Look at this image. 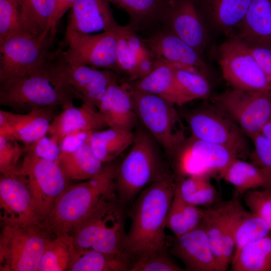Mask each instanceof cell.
<instances>
[{"label":"cell","mask_w":271,"mask_h":271,"mask_svg":"<svg viewBox=\"0 0 271 271\" xmlns=\"http://www.w3.org/2000/svg\"><path fill=\"white\" fill-rule=\"evenodd\" d=\"M177 184L175 175L168 173L140 192L129 212L131 222L125 239L129 259L165 250L166 218Z\"/></svg>","instance_id":"1"},{"label":"cell","mask_w":271,"mask_h":271,"mask_svg":"<svg viewBox=\"0 0 271 271\" xmlns=\"http://www.w3.org/2000/svg\"><path fill=\"white\" fill-rule=\"evenodd\" d=\"M116 165H103L91 178L67 186L43 222L52 235L70 234L73 229L101 202L116 197Z\"/></svg>","instance_id":"2"},{"label":"cell","mask_w":271,"mask_h":271,"mask_svg":"<svg viewBox=\"0 0 271 271\" xmlns=\"http://www.w3.org/2000/svg\"><path fill=\"white\" fill-rule=\"evenodd\" d=\"M158 146L145 127H138L129 152L116 168L115 190L122 204L129 203L144 189L169 173L163 164Z\"/></svg>","instance_id":"3"},{"label":"cell","mask_w":271,"mask_h":271,"mask_svg":"<svg viewBox=\"0 0 271 271\" xmlns=\"http://www.w3.org/2000/svg\"><path fill=\"white\" fill-rule=\"evenodd\" d=\"M0 104L28 112L49 106L63 108L73 104L72 95L50 74L45 62L31 74L0 82Z\"/></svg>","instance_id":"4"},{"label":"cell","mask_w":271,"mask_h":271,"mask_svg":"<svg viewBox=\"0 0 271 271\" xmlns=\"http://www.w3.org/2000/svg\"><path fill=\"white\" fill-rule=\"evenodd\" d=\"M116 199L101 202L70 233L76 253L92 250L125 254L124 214Z\"/></svg>","instance_id":"5"},{"label":"cell","mask_w":271,"mask_h":271,"mask_svg":"<svg viewBox=\"0 0 271 271\" xmlns=\"http://www.w3.org/2000/svg\"><path fill=\"white\" fill-rule=\"evenodd\" d=\"M126 83L138 119L170 160L187 137L176 106Z\"/></svg>","instance_id":"6"},{"label":"cell","mask_w":271,"mask_h":271,"mask_svg":"<svg viewBox=\"0 0 271 271\" xmlns=\"http://www.w3.org/2000/svg\"><path fill=\"white\" fill-rule=\"evenodd\" d=\"M24 152L16 177L27 186L34 207L43 222L68 186L67 179L58 162L41 158L27 146Z\"/></svg>","instance_id":"7"},{"label":"cell","mask_w":271,"mask_h":271,"mask_svg":"<svg viewBox=\"0 0 271 271\" xmlns=\"http://www.w3.org/2000/svg\"><path fill=\"white\" fill-rule=\"evenodd\" d=\"M46 65L53 77L75 99L97 108L107 88L117 78L107 69L69 63L61 54L60 45L52 51Z\"/></svg>","instance_id":"8"},{"label":"cell","mask_w":271,"mask_h":271,"mask_svg":"<svg viewBox=\"0 0 271 271\" xmlns=\"http://www.w3.org/2000/svg\"><path fill=\"white\" fill-rule=\"evenodd\" d=\"M55 35L51 28L41 35L23 33L0 43V82L39 69L53 51Z\"/></svg>","instance_id":"9"},{"label":"cell","mask_w":271,"mask_h":271,"mask_svg":"<svg viewBox=\"0 0 271 271\" xmlns=\"http://www.w3.org/2000/svg\"><path fill=\"white\" fill-rule=\"evenodd\" d=\"M51 237L43 223L27 226L3 225L0 237V270L38 271Z\"/></svg>","instance_id":"10"},{"label":"cell","mask_w":271,"mask_h":271,"mask_svg":"<svg viewBox=\"0 0 271 271\" xmlns=\"http://www.w3.org/2000/svg\"><path fill=\"white\" fill-rule=\"evenodd\" d=\"M182 115L191 135L198 139L222 146L235 152L239 158L247 155L245 134L222 110L204 105L186 111Z\"/></svg>","instance_id":"11"},{"label":"cell","mask_w":271,"mask_h":271,"mask_svg":"<svg viewBox=\"0 0 271 271\" xmlns=\"http://www.w3.org/2000/svg\"><path fill=\"white\" fill-rule=\"evenodd\" d=\"M237 153L226 147L195 138L187 137L173 157L177 178L192 175L219 176L236 158Z\"/></svg>","instance_id":"12"},{"label":"cell","mask_w":271,"mask_h":271,"mask_svg":"<svg viewBox=\"0 0 271 271\" xmlns=\"http://www.w3.org/2000/svg\"><path fill=\"white\" fill-rule=\"evenodd\" d=\"M218 54L223 77L232 88L271 91V79L244 42L232 36L221 45Z\"/></svg>","instance_id":"13"},{"label":"cell","mask_w":271,"mask_h":271,"mask_svg":"<svg viewBox=\"0 0 271 271\" xmlns=\"http://www.w3.org/2000/svg\"><path fill=\"white\" fill-rule=\"evenodd\" d=\"M214 101L249 138L271 120V91L232 88L216 95Z\"/></svg>","instance_id":"14"},{"label":"cell","mask_w":271,"mask_h":271,"mask_svg":"<svg viewBox=\"0 0 271 271\" xmlns=\"http://www.w3.org/2000/svg\"><path fill=\"white\" fill-rule=\"evenodd\" d=\"M60 46L63 57L71 64L119 72L116 38L113 31L85 34L66 28Z\"/></svg>","instance_id":"15"},{"label":"cell","mask_w":271,"mask_h":271,"mask_svg":"<svg viewBox=\"0 0 271 271\" xmlns=\"http://www.w3.org/2000/svg\"><path fill=\"white\" fill-rule=\"evenodd\" d=\"M169 32L199 53L206 43V34L195 0H165L159 19Z\"/></svg>","instance_id":"16"},{"label":"cell","mask_w":271,"mask_h":271,"mask_svg":"<svg viewBox=\"0 0 271 271\" xmlns=\"http://www.w3.org/2000/svg\"><path fill=\"white\" fill-rule=\"evenodd\" d=\"M0 208L3 225L27 226L43 223L27 186L17 177H1Z\"/></svg>","instance_id":"17"},{"label":"cell","mask_w":271,"mask_h":271,"mask_svg":"<svg viewBox=\"0 0 271 271\" xmlns=\"http://www.w3.org/2000/svg\"><path fill=\"white\" fill-rule=\"evenodd\" d=\"M49 106L32 110L26 113L0 110V136L13 138L26 146L34 144L47 135L56 115L55 107Z\"/></svg>","instance_id":"18"},{"label":"cell","mask_w":271,"mask_h":271,"mask_svg":"<svg viewBox=\"0 0 271 271\" xmlns=\"http://www.w3.org/2000/svg\"><path fill=\"white\" fill-rule=\"evenodd\" d=\"M185 265V270L220 271L206 232L201 224L176 237L170 250Z\"/></svg>","instance_id":"19"},{"label":"cell","mask_w":271,"mask_h":271,"mask_svg":"<svg viewBox=\"0 0 271 271\" xmlns=\"http://www.w3.org/2000/svg\"><path fill=\"white\" fill-rule=\"evenodd\" d=\"M145 41L157 60L206 75L207 66L200 53L169 31L158 32Z\"/></svg>","instance_id":"20"},{"label":"cell","mask_w":271,"mask_h":271,"mask_svg":"<svg viewBox=\"0 0 271 271\" xmlns=\"http://www.w3.org/2000/svg\"><path fill=\"white\" fill-rule=\"evenodd\" d=\"M51 122L47 134L59 145L67 137L82 132H92L107 127L96 107L83 103L63 108Z\"/></svg>","instance_id":"21"},{"label":"cell","mask_w":271,"mask_h":271,"mask_svg":"<svg viewBox=\"0 0 271 271\" xmlns=\"http://www.w3.org/2000/svg\"><path fill=\"white\" fill-rule=\"evenodd\" d=\"M108 0H77L71 9L67 28L91 34L114 31L120 25L115 20Z\"/></svg>","instance_id":"22"},{"label":"cell","mask_w":271,"mask_h":271,"mask_svg":"<svg viewBox=\"0 0 271 271\" xmlns=\"http://www.w3.org/2000/svg\"><path fill=\"white\" fill-rule=\"evenodd\" d=\"M107 127L132 131L138 117L126 83L115 79L109 85L97 108Z\"/></svg>","instance_id":"23"},{"label":"cell","mask_w":271,"mask_h":271,"mask_svg":"<svg viewBox=\"0 0 271 271\" xmlns=\"http://www.w3.org/2000/svg\"><path fill=\"white\" fill-rule=\"evenodd\" d=\"M233 36L248 46L271 48V0H251Z\"/></svg>","instance_id":"24"},{"label":"cell","mask_w":271,"mask_h":271,"mask_svg":"<svg viewBox=\"0 0 271 271\" xmlns=\"http://www.w3.org/2000/svg\"><path fill=\"white\" fill-rule=\"evenodd\" d=\"M130 83L138 89L158 95L177 106L190 102L180 88L172 66L158 60L149 74Z\"/></svg>","instance_id":"25"},{"label":"cell","mask_w":271,"mask_h":271,"mask_svg":"<svg viewBox=\"0 0 271 271\" xmlns=\"http://www.w3.org/2000/svg\"><path fill=\"white\" fill-rule=\"evenodd\" d=\"M113 32L116 38L118 71L128 75L132 81L136 75L139 63L153 52L145 40L138 36L129 24L119 25Z\"/></svg>","instance_id":"26"},{"label":"cell","mask_w":271,"mask_h":271,"mask_svg":"<svg viewBox=\"0 0 271 271\" xmlns=\"http://www.w3.org/2000/svg\"><path fill=\"white\" fill-rule=\"evenodd\" d=\"M235 189V197L271 187V175L251 162L235 159L219 175Z\"/></svg>","instance_id":"27"},{"label":"cell","mask_w":271,"mask_h":271,"mask_svg":"<svg viewBox=\"0 0 271 271\" xmlns=\"http://www.w3.org/2000/svg\"><path fill=\"white\" fill-rule=\"evenodd\" d=\"M89 137L74 150L61 151L58 163L67 180L85 181L102 169L103 163L94 154Z\"/></svg>","instance_id":"28"},{"label":"cell","mask_w":271,"mask_h":271,"mask_svg":"<svg viewBox=\"0 0 271 271\" xmlns=\"http://www.w3.org/2000/svg\"><path fill=\"white\" fill-rule=\"evenodd\" d=\"M251 0H195L199 13L207 16L220 29H237Z\"/></svg>","instance_id":"29"},{"label":"cell","mask_w":271,"mask_h":271,"mask_svg":"<svg viewBox=\"0 0 271 271\" xmlns=\"http://www.w3.org/2000/svg\"><path fill=\"white\" fill-rule=\"evenodd\" d=\"M134 132L124 129L108 127L91 132L89 137L90 147L102 163H108L132 145Z\"/></svg>","instance_id":"30"},{"label":"cell","mask_w":271,"mask_h":271,"mask_svg":"<svg viewBox=\"0 0 271 271\" xmlns=\"http://www.w3.org/2000/svg\"><path fill=\"white\" fill-rule=\"evenodd\" d=\"M230 265L233 271H271V234L241 248Z\"/></svg>","instance_id":"31"},{"label":"cell","mask_w":271,"mask_h":271,"mask_svg":"<svg viewBox=\"0 0 271 271\" xmlns=\"http://www.w3.org/2000/svg\"><path fill=\"white\" fill-rule=\"evenodd\" d=\"M130 259L124 254H110L90 250L76 253L69 271L129 270Z\"/></svg>","instance_id":"32"},{"label":"cell","mask_w":271,"mask_h":271,"mask_svg":"<svg viewBox=\"0 0 271 271\" xmlns=\"http://www.w3.org/2000/svg\"><path fill=\"white\" fill-rule=\"evenodd\" d=\"M21 22L24 31L41 35L51 28L55 0H20Z\"/></svg>","instance_id":"33"},{"label":"cell","mask_w":271,"mask_h":271,"mask_svg":"<svg viewBox=\"0 0 271 271\" xmlns=\"http://www.w3.org/2000/svg\"><path fill=\"white\" fill-rule=\"evenodd\" d=\"M74 254L70 234L51 236L44 251L38 271L68 270Z\"/></svg>","instance_id":"34"},{"label":"cell","mask_w":271,"mask_h":271,"mask_svg":"<svg viewBox=\"0 0 271 271\" xmlns=\"http://www.w3.org/2000/svg\"><path fill=\"white\" fill-rule=\"evenodd\" d=\"M246 211L236 197L227 201V210L222 244L221 271L230 265L234 252L235 237L238 225Z\"/></svg>","instance_id":"35"},{"label":"cell","mask_w":271,"mask_h":271,"mask_svg":"<svg viewBox=\"0 0 271 271\" xmlns=\"http://www.w3.org/2000/svg\"><path fill=\"white\" fill-rule=\"evenodd\" d=\"M226 210L227 201L216 203L206 209L202 223L207 233L220 271H221L222 244Z\"/></svg>","instance_id":"36"},{"label":"cell","mask_w":271,"mask_h":271,"mask_svg":"<svg viewBox=\"0 0 271 271\" xmlns=\"http://www.w3.org/2000/svg\"><path fill=\"white\" fill-rule=\"evenodd\" d=\"M127 13L129 25L135 30L144 24L159 19L165 0H108Z\"/></svg>","instance_id":"37"},{"label":"cell","mask_w":271,"mask_h":271,"mask_svg":"<svg viewBox=\"0 0 271 271\" xmlns=\"http://www.w3.org/2000/svg\"><path fill=\"white\" fill-rule=\"evenodd\" d=\"M270 234L269 228L263 219L256 213L247 211L236 230L233 256L246 245Z\"/></svg>","instance_id":"38"},{"label":"cell","mask_w":271,"mask_h":271,"mask_svg":"<svg viewBox=\"0 0 271 271\" xmlns=\"http://www.w3.org/2000/svg\"><path fill=\"white\" fill-rule=\"evenodd\" d=\"M177 82L190 101L208 97L211 87L206 76L200 72L172 66Z\"/></svg>","instance_id":"39"},{"label":"cell","mask_w":271,"mask_h":271,"mask_svg":"<svg viewBox=\"0 0 271 271\" xmlns=\"http://www.w3.org/2000/svg\"><path fill=\"white\" fill-rule=\"evenodd\" d=\"M23 33L20 0H0V43Z\"/></svg>","instance_id":"40"},{"label":"cell","mask_w":271,"mask_h":271,"mask_svg":"<svg viewBox=\"0 0 271 271\" xmlns=\"http://www.w3.org/2000/svg\"><path fill=\"white\" fill-rule=\"evenodd\" d=\"M250 139L253 145L251 162L271 175V120Z\"/></svg>","instance_id":"41"},{"label":"cell","mask_w":271,"mask_h":271,"mask_svg":"<svg viewBox=\"0 0 271 271\" xmlns=\"http://www.w3.org/2000/svg\"><path fill=\"white\" fill-rule=\"evenodd\" d=\"M24 150L18 141L0 136V172L2 175L16 177L18 163Z\"/></svg>","instance_id":"42"},{"label":"cell","mask_w":271,"mask_h":271,"mask_svg":"<svg viewBox=\"0 0 271 271\" xmlns=\"http://www.w3.org/2000/svg\"><path fill=\"white\" fill-rule=\"evenodd\" d=\"M180 266L165 252L158 251L141 256L131 264L130 271H182Z\"/></svg>","instance_id":"43"},{"label":"cell","mask_w":271,"mask_h":271,"mask_svg":"<svg viewBox=\"0 0 271 271\" xmlns=\"http://www.w3.org/2000/svg\"><path fill=\"white\" fill-rule=\"evenodd\" d=\"M243 199L250 211L266 222L271 234V193L266 189L252 190L243 195Z\"/></svg>","instance_id":"44"},{"label":"cell","mask_w":271,"mask_h":271,"mask_svg":"<svg viewBox=\"0 0 271 271\" xmlns=\"http://www.w3.org/2000/svg\"><path fill=\"white\" fill-rule=\"evenodd\" d=\"M182 203L183 199L177 184L166 222V228L172 231L176 237H179L188 231L184 220Z\"/></svg>","instance_id":"45"},{"label":"cell","mask_w":271,"mask_h":271,"mask_svg":"<svg viewBox=\"0 0 271 271\" xmlns=\"http://www.w3.org/2000/svg\"><path fill=\"white\" fill-rule=\"evenodd\" d=\"M38 157L46 160L58 162L61 149L59 144L46 135L34 144L26 146Z\"/></svg>","instance_id":"46"},{"label":"cell","mask_w":271,"mask_h":271,"mask_svg":"<svg viewBox=\"0 0 271 271\" xmlns=\"http://www.w3.org/2000/svg\"><path fill=\"white\" fill-rule=\"evenodd\" d=\"M217 200L218 192L209 179L184 201L199 207L212 206Z\"/></svg>","instance_id":"47"},{"label":"cell","mask_w":271,"mask_h":271,"mask_svg":"<svg viewBox=\"0 0 271 271\" xmlns=\"http://www.w3.org/2000/svg\"><path fill=\"white\" fill-rule=\"evenodd\" d=\"M182 209L188 231L197 228L202 224L205 217L206 209L187 203L183 199Z\"/></svg>","instance_id":"48"},{"label":"cell","mask_w":271,"mask_h":271,"mask_svg":"<svg viewBox=\"0 0 271 271\" xmlns=\"http://www.w3.org/2000/svg\"><path fill=\"white\" fill-rule=\"evenodd\" d=\"M248 47L262 69L271 79V48L262 46Z\"/></svg>","instance_id":"49"},{"label":"cell","mask_w":271,"mask_h":271,"mask_svg":"<svg viewBox=\"0 0 271 271\" xmlns=\"http://www.w3.org/2000/svg\"><path fill=\"white\" fill-rule=\"evenodd\" d=\"M77 0H55V9L51 21V27L56 33L58 22L69 9H71Z\"/></svg>","instance_id":"50"},{"label":"cell","mask_w":271,"mask_h":271,"mask_svg":"<svg viewBox=\"0 0 271 271\" xmlns=\"http://www.w3.org/2000/svg\"><path fill=\"white\" fill-rule=\"evenodd\" d=\"M265 189H266L271 193V187H269Z\"/></svg>","instance_id":"51"}]
</instances>
